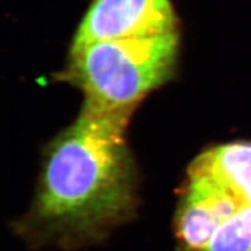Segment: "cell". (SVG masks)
<instances>
[{"mask_svg": "<svg viewBox=\"0 0 251 251\" xmlns=\"http://www.w3.org/2000/svg\"><path fill=\"white\" fill-rule=\"evenodd\" d=\"M203 251H251V207L220 225Z\"/></svg>", "mask_w": 251, "mask_h": 251, "instance_id": "cell-5", "label": "cell"}, {"mask_svg": "<svg viewBox=\"0 0 251 251\" xmlns=\"http://www.w3.org/2000/svg\"><path fill=\"white\" fill-rule=\"evenodd\" d=\"M131 110L85 100L76 121L51 144L35 205L45 226L90 235L124 217L133 195L125 138Z\"/></svg>", "mask_w": 251, "mask_h": 251, "instance_id": "cell-1", "label": "cell"}, {"mask_svg": "<svg viewBox=\"0 0 251 251\" xmlns=\"http://www.w3.org/2000/svg\"><path fill=\"white\" fill-rule=\"evenodd\" d=\"M170 0H93L78 26L72 50L88 44L177 31Z\"/></svg>", "mask_w": 251, "mask_h": 251, "instance_id": "cell-3", "label": "cell"}, {"mask_svg": "<svg viewBox=\"0 0 251 251\" xmlns=\"http://www.w3.org/2000/svg\"><path fill=\"white\" fill-rule=\"evenodd\" d=\"M190 171L206 177L235 200L241 209L251 207V143L216 147L195 159Z\"/></svg>", "mask_w": 251, "mask_h": 251, "instance_id": "cell-4", "label": "cell"}, {"mask_svg": "<svg viewBox=\"0 0 251 251\" xmlns=\"http://www.w3.org/2000/svg\"><path fill=\"white\" fill-rule=\"evenodd\" d=\"M177 31L99 41L72 50L67 77L85 100L113 109H133L167 82L178 56Z\"/></svg>", "mask_w": 251, "mask_h": 251, "instance_id": "cell-2", "label": "cell"}]
</instances>
